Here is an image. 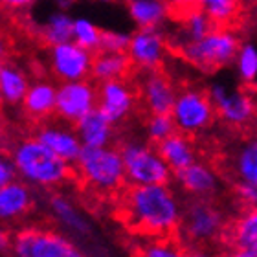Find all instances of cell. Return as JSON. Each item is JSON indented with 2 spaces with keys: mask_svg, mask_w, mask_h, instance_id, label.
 <instances>
[{
  "mask_svg": "<svg viewBox=\"0 0 257 257\" xmlns=\"http://www.w3.org/2000/svg\"><path fill=\"white\" fill-rule=\"evenodd\" d=\"M138 94L147 114H171L178 90L166 72L151 70L142 72Z\"/></svg>",
  "mask_w": 257,
  "mask_h": 257,
  "instance_id": "5bb4252c",
  "label": "cell"
},
{
  "mask_svg": "<svg viewBox=\"0 0 257 257\" xmlns=\"http://www.w3.org/2000/svg\"><path fill=\"white\" fill-rule=\"evenodd\" d=\"M131 35L118 30H103L101 50L99 52H112V54H127Z\"/></svg>",
  "mask_w": 257,
  "mask_h": 257,
  "instance_id": "836d02e7",
  "label": "cell"
},
{
  "mask_svg": "<svg viewBox=\"0 0 257 257\" xmlns=\"http://www.w3.org/2000/svg\"><path fill=\"white\" fill-rule=\"evenodd\" d=\"M123 158L125 175L128 186H151V184H169L175 177L173 169L160 156L156 145L147 140L128 138L119 145Z\"/></svg>",
  "mask_w": 257,
  "mask_h": 257,
  "instance_id": "8992f818",
  "label": "cell"
},
{
  "mask_svg": "<svg viewBox=\"0 0 257 257\" xmlns=\"http://www.w3.org/2000/svg\"><path fill=\"white\" fill-rule=\"evenodd\" d=\"M235 72L244 85H252L257 81V46L252 43H244L239 48L235 57Z\"/></svg>",
  "mask_w": 257,
  "mask_h": 257,
  "instance_id": "1f68e13d",
  "label": "cell"
},
{
  "mask_svg": "<svg viewBox=\"0 0 257 257\" xmlns=\"http://www.w3.org/2000/svg\"><path fill=\"white\" fill-rule=\"evenodd\" d=\"M208 94L217 110V118L233 128H242L253 123L257 116V105L252 94L215 81L208 86Z\"/></svg>",
  "mask_w": 257,
  "mask_h": 257,
  "instance_id": "9c48e42d",
  "label": "cell"
},
{
  "mask_svg": "<svg viewBox=\"0 0 257 257\" xmlns=\"http://www.w3.org/2000/svg\"><path fill=\"white\" fill-rule=\"evenodd\" d=\"M10 156L19 169V178L32 188L55 189L72 177V164L59 158L33 134L15 140Z\"/></svg>",
  "mask_w": 257,
  "mask_h": 257,
  "instance_id": "7a4b0ae2",
  "label": "cell"
},
{
  "mask_svg": "<svg viewBox=\"0 0 257 257\" xmlns=\"http://www.w3.org/2000/svg\"><path fill=\"white\" fill-rule=\"evenodd\" d=\"M178 230L189 244H209L226 233V215L211 198H191L184 206Z\"/></svg>",
  "mask_w": 257,
  "mask_h": 257,
  "instance_id": "52a82bcc",
  "label": "cell"
},
{
  "mask_svg": "<svg viewBox=\"0 0 257 257\" xmlns=\"http://www.w3.org/2000/svg\"><path fill=\"white\" fill-rule=\"evenodd\" d=\"M75 175L85 186L103 195L116 193L127 184L119 147H85L74 164Z\"/></svg>",
  "mask_w": 257,
  "mask_h": 257,
  "instance_id": "3957f363",
  "label": "cell"
},
{
  "mask_svg": "<svg viewBox=\"0 0 257 257\" xmlns=\"http://www.w3.org/2000/svg\"><path fill=\"white\" fill-rule=\"evenodd\" d=\"M171 116L177 123L178 133L197 136L213 125L217 110L208 94V88L204 90L198 86H184L177 94Z\"/></svg>",
  "mask_w": 257,
  "mask_h": 257,
  "instance_id": "ba28073f",
  "label": "cell"
},
{
  "mask_svg": "<svg viewBox=\"0 0 257 257\" xmlns=\"http://www.w3.org/2000/svg\"><path fill=\"white\" fill-rule=\"evenodd\" d=\"M197 6L213 19L217 26H228L239 13V0H197Z\"/></svg>",
  "mask_w": 257,
  "mask_h": 257,
  "instance_id": "4dcf8cb0",
  "label": "cell"
},
{
  "mask_svg": "<svg viewBox=\"0 0 257 257\" xmlns=\"http://www.w3.org/2000/svg\"><path fill=\"white\" fill-rule=\"evenodd\" d=\"M125 8L138 28H162L171 15L167 0H125Z\"/></svg>",
  "mask_w": 257,
  "mask_h": 257,
  "instance_id": "603a6c76",
  "label": "cell"
},
{
  "mask_svg": "<svg viewBox=\"0 0 257 257\" xmlns=\"http://www.w3.org/2000/svg\"><path fill=\"white\" fill-rule=\"evenodd\" d=\"M184 250L180 242L171 239V237H155L140 246L138 257H182Z\"/></svg>",
  "mask_w": 257,
  "mask_h": 257,
  "instance_id": "d6a6232c",
  "label": "cell"
},
{
  "mask_svg": "<svg viewBox=\"0 0 257 257\" xmlns=\"http://www.w3.org/2000/svg\"><path fill=\"white\" fill-rule=\"evenodd\" d=\"M160 156L166 160V164L173 169V173H178L197 162V149L193 144L191 136L184 133H175L162 144L156 145Z\"/></svg>",
  "mask_w": 257,
  "mask_h": 257,
  "instance_id": "7402d4cb",
  "label": "cell"
},
{
  "mask_svg": "<svg viewBox=\"0 0 257 257\" xmlns=\"http://www.w3.org/2000/svg\"><path fill=\"white\" fill-rule=\"evenodd\" d=\"M167 2L171 6V15L175 17H180L186 11L197 8V0H167Z\"/></svg>",
  "mask_w": 257,
  "mask_h": 257,
  "instance_id": "74e56055",
  "label": "cell"
},
{
  "mask_svg": "<svg viewBox=\"0 0 257 257\" xmlns=\"http://www.w3.org/2000/svg\"><path fill=\"white\" fill-rule=\"evenodd\" d=\"M138 99V90L125 79L97 83V108L114 125L123 123L133 116Z\"/></svg>",
  "mask_w": 257,
  "mask_h": 257,
  "instance_id": "4fadbf2b",
  "label": "cell"
},
{
  "mask_svg": "<svg viewBox=\"0 0 257 257\" xmlns=\"http://www.w3.org/2000/svg\"><path fill=\"white\" fill-rule=\"evenodd\" d=\"M133 68V61L128 54H112V52H97L92 64V79L96 83H105L112 79H125V75Z\"/></svg>",
  "mask_w": 257,
  "mask_h": 257,
  "instance_id": "484cf974",
  "label": "cell"
},
{
  "mask_svg": "<svg viewBox=\"0 0 257 257\" xmlns=\"http://www.w3.org/2000/svg\"><path fill=\"white\" fill-rule=\"evenodd\" d=\"M184 206L169 184L131 186L121 195V219L134 233L171 237L180 228Z\"/></svg>",
  "mask_w": 257,
  "mask_h": 257,
  "instance_id": "6da1fadb",
  "label": "cell"
},
{
  "mask_svg": "<svg viewBox=\"0 0 257 257\" xmlns=\"http://www.w3.org/2000/svg\"><path fill=\"white\" fill-rule=\"evenodd\" d=\"M180 21V28L177 32V37L173 39L175 48L184 43H191V41H198V39L206 37L209 32H213L217 24L213 19L202 10V8H193V10L186 11L184 15L178 17Z\"/></svg>",
  "mask_w": 257,
  "mask_h": 257,
  "instance_id": "cb8c5ba5",
  "label": "cell"
},
{
  "mask_svg": "<svg viewBox=\"0 0 257 257\" xmlns=\"http://www.w3.org/2000/svg\"><path fill=\"white\" fill-rule=\"evenodd\" d=\"M175 180L191 198H211L220 189V178L213 167L206 162H193L182 171L175 173Z\"/></svg>",
  "mask_w": 257,
  "mask_h": 257,
  "instance_id": "2e32d148",
  "label": "cell"
},
{
  "mask_svg": "<svg viewBox=\"0 0 257 257\" xmlns=\"http://www.w3.org/2000/svg\"><path fill=\"white\" fill-rule=\"evenodd\" d=\"M48 209L52 213V219L57 224L74 235H88L90 233V222L81 209L70 200L66 195L55 193L48 198Z\"/></svg>",
  "mask_w": 257,
  "mask_h": 257,
  "instance_id": "ffe728a7",
  "label": "cell"
},
{
  "mask_svg": "<svg viewBox=\"0 0 257 257\" xmlns=\"http://www.w3.org/2000/svg\"><path fill=\"white\" fill-rule=\"evenodd\" d=\"M177 131V123H175L171 114H149L144 125L145 140L153 145L162 144L164 140H167Z\"/></svg>",
  "mask_w": 257,
  "mask_h": 257,
  "instance_id": "f546056e",
  "label": "cell"
},
{
  "mask_svg": "<svg viewBox=\"0 0 257 257\" xmlns=\"http://www.w3.org/2000/svg\"><path fill=\"white\" fill-rule=\"evenodd\" d=\"M224 257H257V253L246 252V250H237V248H233V250H230V252L226 253Z\"/></svg>",
  "mask_w": 257,
  "mask_h": 257,
  "instance_id": "ab89813d",
  "label": "cell"
},
{
  "mask_svg": "<svg viewBox=\"0 0 257 257\" xmlns=\"http://www.w3.org/2000/svg\"><path fill=\"white\" fill-rule=\"evenodd\" d=\"M32 85L26 72L17 63L4 61L0 64V99L8 107H21Z\"/></svg>",
  "mask_w": 257,
  "mask_h": 257,
  "instance_id": "44dd1931",
  "label": "cell"
},
{
  "mask_svg": "<svg viewBox=\"0 0 257 257\" xmlns=\"http://www.w3.org/2000/svg\"><path fill=\"white\" fill-rule=\"evenodd\" d=\"M169 41L160 28H138L131 35L127 54L133 61V66L140 72L160 70L166 61Z\"/></svg>",
  "mask_w": 257,
  "mask_h": 257,
  "instance_id": "7c38bea8",
  "label": "cell"
},
{
  "mask_svg": "<svg viewBox=\"0 0 257 257\" xmlns=\"http://www.w3.org/2000/svg\"><path fill=\"white\" fill-rule=\"evenodd\" d=\"M33 136L39 142H43L50 151H54L59 158H63L64 162H68L72 166L79 160L81 153L85 149L77 133H75L74 125L64 123L61 119H57V121L48 119L44 123H37Z\"/></svg>",
  "mask_w": 257,
  "mask_h": 257,
  "instance_id": "9a60e30c",
  "label": "cell"
},
{
  "mask_svg": "<svg viewBox=\"0 0 257 257\" xmlns=\"http://www.w3.org/2000/svg\"><path fill=\"white\" fill-rule=\"evenodd\" d=\"M94 108H97V86L92 81H66L57 85V119L75 125Z\"/></svg>",
  "mask_w": 257,
  "mask_h": 257,
  "instance_id": "8fae6325",
  "label": "cell"
},
{
  "mask_svg": "<svg viewBox=\"0 0 257 257\" xmlns=\"http://www.w3.org/2000/svg\"><path fill=\"white\" fill-rule=\"evenodd\" d=\"M74 127L83 147H108L116 140V125L99 108H94Z\"/></svg>",
  "mask_w": 257,
  "mask_h": 257,
  "instance_id": "d6986e66",
  "label": "cell"
},
{
  "mask_svg": "<svg viewBox=\"0 0 257 257\" xmlns=\"http://www.w3.org/2000/svg\"><path fill=\"white\" fill-rule=\"evenodd\" d=\"M182 257H220L213 252H208V250H186Z\"/></svg>",
  "mask_w": 257,
  "mask_h": 257,
  "instance_id": "f35d334b",
  "label": "cell"
},
{
  "mask_svg": "<svg viewBox=\"0 0 257 257\" xmlns=\"http://www.w3.org/2000/svg\"><path fill=\"white\" fill-rule=\"evenodd\" d=\"M230 166L235 182L257 184V133L237 147Z\"/></svg>",
  "mask_w": 257,
  "mask_h": 257,
  "instance_id": "83f0119b",
  "label": "cell"
},
{
  "mask_svg": "<svg viewBox=\"0 0 257 257\" xmlns=\"http://www.w3.org/2000/svg\"><path fill=\"white\" fill-rule=\"evenodd\" d=\"M37 0H0V4L6 11L10 13H24V11L32 10Z\"/></svg>",
  "mask_w": 257,
  "mask_h": 257,
  "instance_id": "8d00e7d4",
  "label": "cell"
},
{
  "mask_svg": "<svg viewBox=\"0 0 257 257\" xmlns=\"http://www.w3.org/2000/svg\"><path fill=\"white\" fill-rule=\"evenodd\" d=\"M15 180H19V169H17L13 158L10 155H4L0 158V186L11 184Z\"/></svg>",
  "mask_w": 257,
  "mask_h": 257,
  "instance_id": "d590c367",
  "label": "cell"
},
{
  "mask_svg": "<svg viewBox=\"0 0 257 257\" xmlns=\"http://www.w3.org/2000/svg\"><path fill=\"white\" fill-rule=\"evenodd\" d=\"M231 246L257 253V206L246 208L237 215L228 230Z\"/></svg>",
  "mask_w": 257,
  "mask_h": 257,
  "instance_id": "d4e9b609",
  "label": "cell"
},
{
  "mask_svg": "<svg viewBox=\"0 0 257 257\" xmlns=\"http://www.w3.org/2000/svg\"><path fill=\"white\" fill-rule=\"evenodd\" d=\"M55 4V8L57 10H68V8H72L74 6V2L75 0H52Z\"/></svg>",
  "mask_w": 257,
  "mask_h": 257,
  "instance_id": "60d3db41",
  "label": "cell"
},
{
  "mask_svg": "<svg viewBox=\"0 0 257 257\" xmlns=\"http://www.w3.org/2000/svg\"><path fill=\"white\" fill-rule=\"evenodd\" d=\"M57 105V85L50 79H35L28 88L26 97L22 101V112L32 121L44 123L55 116Z\"/></svg>",
  "mask_w": 257,
  "mask_h": 257,
  "instance_id": "e0dca14e",
  "label": "cell"
},
{
  "mask_svg": "<svg viewBox=\"0 0 257 257\" xmlns=\"http://www.w3.org/2000/svg\"><path fill=\"white\" fill-rule=\"evenodd\" d=\"M33 208L32 186L24 180H15L11 184L0 186V219L2 222H15L26 217Z\"/></svg>",
  "mask_w": 257,
  "mask_h": 257,
  "instance_id": "ac0fdd59",
  "label": "cell"
},
{
  "mask_svg": "<svg viewBox=\"0 0 257 257\" xmlns=\"http://www.w3.org/2000/svg\"><path fill=\"white\" fill-rule=\"evenodd\" d=\"M97 2H103V4H110V2H116V0H97Z\"/></svg>",
  "mask_w": 257,
  "mask_h": 257,
  "instance_id": "b9f144b4",
  "label": "cell"
},
{
  "mask_svg": "<svg viewBox=\"0 0 257 257\" xmlns=\"http://www.w3.org/2000/svg\"><path fill=\"white\" fill-rule=\"evenodd\" d=\"M37 33L46 46L68 43L74 37V19L66 13V10H55L39 24Z\"/></svg>",
  "mask_w": 257,
  "mask_h": 257,
  "instance_id": "4316f807",
  "label": "cell"
},
{
  "mask_svg": "<svg viewBox=\"0 0 257 257\" xmlns=\"http://www.w3.org/2000/svg\"><path fill=\"white\" fill-rule=\"evenodd\" d=\"M241 48V41L233 30L226 26H217L206 37L184 43L177 46L184 61L200 72H215L235 63Z\"/></svg>",
  "mask_w": 257,
  "mask_h": 257,
  "instance_id": "277c9868",
  "label": "cell"
},
{
  "mask_svg": "<svg viewBox=\"0 0 257 257\" xmlns=\"http://www.w3.org/2000/svg\"><path fill=\"white\" fill-rule=\"evenodd\" d=\"M13 257H85L66 233L50 226H24L8 241Z\"/></svg>",
  "mask_w": 257,
  "mask_h": 257,
  "instance_id": "5b68a950",
  "label": "cell"
},
{
  "mask_svg": "<svg viewBox=\"0 0 257 257\" xmlns=\"http://www.w3.org/2000/svg\"><path fill=\"white\" fill-rule=\"evenodd\" d=\"M94 55L75 41L48 46V68L59 83L88 79L92 75Z\"/></svg>",
  "mask_w": 257,
  "mask_h": 257,
  "instance_id": "30bf717a",
  "label": "cell"
},
{
  "mask_svg": "<svg viewBox=\"0 0 257 257\" xmlns=\"http://www.w3.org/2000/svg\"><path fill=\"white\" fill-rule=\"evenodd\" d=\"M233 193L239 202H242L246 208L257 206V184H244V182H235L233 186Z\"/></svg>",
  "mask_w": 257,
  "mask_h": 257,
  "instance_id": "e575fe53",
  "label": "cell"
},
{
  "mask_svg": "<svg viewBox=\"0 0 257 257\" xmlns=\"http://www.w3.org/2000/svg\"><path fill=\"white\" fill-rule=\"evenodd\" d=\"M101 37L103 30L97 26L96 22H92L86 17H77L74 19V37L72 41L86 48L92 54H97L101 50Z\"/></svg>",
  "mask_w": 257,
  "mask_h": 257,
  "instance_id": "f1b7e54d",
  "label": "cell"
}]
</instances>
